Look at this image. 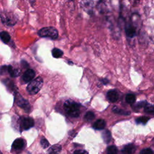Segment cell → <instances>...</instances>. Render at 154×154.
<instances>
[{"instance_id":"obj_13","label":"cell","mask_w":154,"mask_h":154,"mask_svg":"<svg viewBox=\"0 0 154 154\" xmlns=\"http://www.w3.org/2000/svg\"><path fill=\"white\" fill-rule=\"evenodd\" d=\"M24 141L22 138H17L13 143V148L16 150H19L23 148Z\"/></svg>"},{"instance_id":"obj_25","label":"cell","mask_w":154,"mask_h":154,"mask_svg":"<svg viewBox=\"0 0 154 154\" xmlns=\"http://www.w3.org/2000/svg\"><path fill=\"white\" fill-rule=\"evenodd\" d=\"M147 102L145 100L140 101L135 105V107L137 108H143V107L144 108L147 105Z\"/></svg>"},{"instance_id":"obj_8","label":"cell","mask_w":154,"mask_h":154,"mask_svg":"<svg viewBox=\"0 0 154 154\" xmlns=\"http://www.w3.org/2000/svg\"><path fill=\"white\" fill-rule=\"evenodd\" d=\"M125 32L128 37L133 38L136 34V29L132 23H128L125 26Z\"/></svg>"},{"instance_id":"obj_9","label":"cell","mask_w":154,"mask_h":154,"mask_svg":"<svg viewBox=\"0 0 154 154\" xmlns=\"http://www.w3.org/2000/svg\"><path fill=\"white\" fill-rule=\"evenodd\" d=\"M106 97L109 101L115 102L119 99V94L115 90H111L107 92Z\"/></svg>"},{"instance_id":"obj_17","label":"cell","mask_w":154,"mask_h":154,"mask_svg":"<svg viewBox=\"0 0 154 154\" xmlns=\"http://www.w3.org/2000/svg\"><path fill=\"white\" fill-rule=\"evenodd\" d=\"M102 138L104 140V141L106 143H109L111 139V135L109 131L105 130L102 132Z\"/></svg>"},{"instance_id":"obj_2","label":"cell","mask_w":154,"mask_h":154,"mask_svg":"<svg viewBox=\"0 0 154 154\" xmlns=\"http://www.w3.org/2000/svg\"><path fill=\"white\" fill-rule=\"evenodd\" d=\"M43 84V79L38 76L29 82L26 87V91L31 95L35 94L40 90Z\"/></svg>"},{"instance_id":"obj_18","label":"cell","mask_w":154,"mask_h":154,"mask_svg":"<svg viewBox=\"0 0 154 154\" xmlns=\"http://www.w3.org/2000/svg\"><path fill=\"white\" fill-rule=\"evenodd\" d=\"M135 99H136V97H135V96L133 94H126V97H125V100H126V102L129 103V104H132L135 102Z\"/></svg>"},{"instance_id":"obj_15","label":"cell","mask_w":154,"mask_h":154,"mask_svg":"<svg viewBox=\"0 0 154 154\" xmlns=\"http://www.w3.org/2000/svg\"><path fill=\"white\" fill-rule=\"evenodd\" d=\"M0 37H1V40L4 43H8V42H10V40H11L10 34L7 31H1L0 34Z\"/></svg>"},{"instance_id":"obj_30","label":"cell","mask_w":154,"mask_h":154,"mask_svg":"<svg viewBox=\"0 0 154 154\" xmlns=\"http://www.w3.org/2000/svg\"><path fill=\"white\" fill-rule=\"evenodd\" d=\"M1 154H2V153H1Z\"/></svg>"},{"instance_id":"obj_22","label":"cell","mask_w":154,"mask_h":154,"mask_svg":"<svg viewBox=\"0 0 154 154\" xmlns=\"http://www.w3.org/2000/svg\"><path fill=\"white\" fill-rule=\"evenodd\" d=\"M117 149L114 146H111L107 148L106 154H117Z\"/></svg>"},{"instance_id":"obj_23","label":"cell","mask_w":154,"mask_h":154,"mask_svg":"<svg viewBox=\"0 0 154 154\" xmlns=\"http://www.w3.org/2000/svg\"><path fill=\"white\" fill-rule=\"evenodd\" d=\"M94 117H95L94 114L93 112H91V111H88V112H87L85 114V116H84V119H85L86 121L90 122V121L93 120V119H94Z\"/></svg>"},{"instance_id":"obj_10","label":"cell","mask_w":154,"mask_h":154,"mask_svg":"<svg viewBox=\"0 0 154 154\" xmlns=\"http://www.w3.org/2000/svg\"><path fill=\"white\" fill-rule=\"evenodd\" d=\"M7 72L10 74V76L13 78H16L20 75L21 70L19 69H16L13 67L12 66H7Z\"/></svg>"},{"instance_id":"obj_21","label":"cell","mask_w":154,"mask_h":154,"mask_svg":"<svg viewBox=\"0 0 154 154\" xmlns=\"http://www.w3.org/2000/svg\"><path fill=\"white\" fill-rule=\"evenodd\" d=\"M93 4V3L91 1H86L84 3V8H85V10L87 12L92 11Z\"/></svg>"},{"instance_id":"obj_4","label":"cell","mask_w":154,"mask_h":154,"mask_svg":"<svg viewBox=\"0 0 154 154\" xmlns=\"http://www.w3.org/2000/svg\"><path fill=\"white\" fill-rule=\"evenodd\" d=\"M15 101L17 103V105L25 109L26 111H29L30 110V105L28 102L23 99L21 95L17 93H16L15 94Z\"/></svg>"},{"instance_id":"obj_7","label":"cell","mask_w":154,"mask_h":154,"mask_svg":"<svg viewBox=\"0 0 154 154\" xmlns=\"http://www.w3.org/2000/svg\"><path fill=\"white\" fill-rule=\"evenodd\" d=\"M34 120L31 117H24L22 119L21 126L22 127V129L25 130H27L32 128L34 126Z\"/></svg>"},{"instance_id":"obj_11","label":"cell","mask_w":154,"mask_h":154,"mask_svg":"<svg viewBox=\"0 0 154 154\" xmlns=\"http://www.w3.org/2000/svg\"><path fill=\"white\" fill-rule=\"evenodd\" d=\"M136 150L135 146L132 144H129L125 146L122 150L123 154H134Z\"/></svg>"},{"instance_id":"obj_20","label":"cell","mask_w":154,"mask_h":154,"mask_svg":"<svg viewBox=\"0 0 154 154\" xmlns=\"http://www.w3.org/2000/svg\"><path fill=\"white\" fill-rule=\"evenodd\" d=\"M144 111L149 114L154 115V105L147 103V105L144 107Z\"/></svg>"},{"instance_id":"obj_28","label":"cell","mask_w":154,"mask_h":154,"mask_svg":"<svg viewBox=\"0 0 154 154\" xmlns=\"http://www.w3.org/2000/svg\"><path fill=\"white\" fill-rule=\"evenodd\" d=\"M73 154H88V152L85 150H82V149H80V150H76L73 152Z\"/></svg>"},{"instance_id":"obj_14","label":"cell","mask_w":154,"mask_h":154,"mask_svg":"<svg viewBox=\"0 0 154 154\" xmlns=\"http://www.w3.org/2000/svg\"><path fill=\"white\" fill-rule=\"evenodd\" d=\"M61 150V146L60 144L52 146L48 150L49 154H59Z\"/></svg>"},{"instance_id":"obj_12","label":"cell","mask_w":154,"mask_h":154,"mask_svg":"<svg viewBox=\"0 0 154 154\" xmlns=\"http://www.w3.org/2000/svg\"><path fill=\"white\" fill-rule=\"evenodd\" d=\"M93 127L97 130L103 129L105 127V122L103 119H98L94 123Z\"/></svg>"},{"instance_id":"obj_3","label":"cell","mask_w":154,"mask_h":154,"mask_svg":"<svg viewBox=\"0 0 154 154\" xmlns=\"http://www.w3.org/2000/svg\"><path fill=\"white\" fill-rule=\"evenodd\" d=\"M38 35L41 37L57 39L58 37V30L53 26H47L41 28L38 31Z\"/></svg>"},{"instance_id":"obj_19","label":"cell","mask_w":154,"mask_h":154,"mask_svg":"<svg viewBox=\"0 0 154 154\" xmlns=\"http://www.w3.org/2000/svg\"><path fill=\"white\" fill-rule=\"evenodd\" d=\"M112 111L114 113H116V114H121V115H124V116H128V115L130 114L129 112H128V111H124L122 109H120V108H119L118 107H117L116 106L113 107Z\"/></svg>"},{"instance_id":"obj_6","label":"cell","mask_w":154,"mask_h":154,"mask_svg":"<svg viewBox=\"0 0 154 154\" xmlns=\"http://www.w3.org/2000/svg\"><path fill=\"white\" fill-rule=\"evenodd\" d=\"M35 71L31 69H27L22 75L21 79L23 83H28L33 80L34 78L35 77Z\"/></svg>"},{"instance_id":"obj_5","label":"cell","mask_w":154,"mask_h":154,"mask_svg":"<svg viewBox=\"0 0 154 154\" xmlns=\"http://www.w3.org/2000/svg\"><path fill=\"white\" fill-rule=\"evenodd\" d=\"M1 18L2 22L4 24H5L8 26H13L16 22V20H15L14 17L12 15H10V14L1 13Z\"/></svg>"},{"instance_id":"obj_24","label":"cell","mask_w":154,"mask_h":154,"mask_svg":"<svg viewBox=\"0 0 154 154\" xmlns=\"http://www.w3.org/2000/svg\"><path fill=\"white\" fill-rule=\"evenodd\" d=\"M149 120V117H140L136 119V122L137 123H141V124H146L148 120Z\"/></svg>"},{"instance_id":"obj_26","label":"cell","mask_w":154,"mask_h":154,"mask_svg":"<svg viewBox=\"0 0 154 154\" xmlns=\"http://www.w3.org/2000/svg\"><path fill=\"white\" fill-rule=\"evenodd\" d=\"M40 144H41V145H42V146L43 147V148H47L48 146H49V142L48 141V140L46 139V138H42V140H41V141H40Z\"/></svg>"},{"instance_id":"obj_1","label":"cell","mask_w":154,"mask_h":154,"mask_svg":"<svg viewBox=\"0 0 154 154\" xmlns=\"http://www.w3.org/2000/svg\"><path fill=\"white\" fill-rule=\"evenodd\" d=\"M64 109L66 112L72 117H77L79 116V105L73 100H66L64 103Z\"/></svg>"},{"instance_id":"obj_27","label":"cell","mask_w":154,"mask_h":154,"mask_svg":"<svg viewBox=\"0 0 154 154\" xmlns=\"http://www.w3.org/2000/svg\"><path fill=\"white\" fill-rule=\"evenodd\" d=\"M140 154H153V151L149 148H146L141 150Z\"/></svg>"},{"instance_id":"obj_16","label":"cell","mask_w":154,"mask_h":154,"mask_svg":"<svg viewBox=\"0 0 154 154\" xmlns=\"http://www.w3.org/2000/svg\"><path fill=\"white\" fill-rule=\"evenodd\" d=\"M64 52L60 49L55 48L52 50V55L53 56V57L55 58H60L63 56Z\"/></svg>"},{"instance_id":"obj_29","label":"cell","mask_w":154,"mask_h":154,"mask_svg":"<svg viewBox=\"0 0 154 154\" xmlns=\"http://www.w3.org/2000/svg\"><path fill=\"white\" fill-rule=\"evenodd\" d=\"M101 82H102V84L103 85H106V84H107L109 82V81L107 79H102L101 80Z\"/></svg>"}]
</instances>
